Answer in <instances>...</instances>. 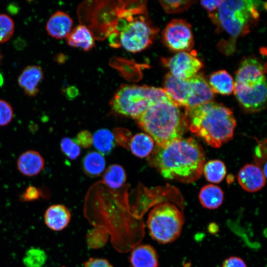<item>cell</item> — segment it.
Masks as SVG:
<instances>
[{"label": "cell", "instance_id": "6da1fadb", "mask_svg": "<svg viewBox=\"0 0 267 267\" xmlns=\"http://www.w3.org/2000/svg\"><path fill=\"white\" fill-rule=\"evenodd\" d=\"M148 162L164 178L189 183L201 176L205 154L194 139L181 137L164 146H157Z\"/></svg>", "mask_w": 267, "mask_h": 267}, {"label": "cell", "instance_id": "7a4b0ae2", "mask_svg": "<svg viewBox=\"0 0 267 267\" xmlns=\"http://www.w3.org/2000/svg\"><path fill=\"white\" fill-rule=\"evenodd\" d=\"M185 115L190 131L213 147H220L233 135V113L221 103L211 101L185 109Z\"/></svg>", "mask_w": 267, "mask_h": 267}, {"label": "cell", "instance_id": "3957f363", "mask_svg": "<svg viewBox=\"0 0 267 267\" xmlns=\"http://www.w3.org/2000/svg\"><path fill=\"white\" fill-rule=\"evenodd\" d=\"M113 32L109 38L113 46L122 47L131 52L141 51L156 39L158 29L147 17L144 4L131 6L119 13Z\"/></svg>", "mask_w": 267, "mask_h": 267}, {"label": "cell", "instance_id": "277c9868", "mask_svg": "<svg viewBox=\"0 0 267 267\" xmlns=\"http://www.w3.org/2000/svg\"><path fill=\"white\" fill-rule=\"evenodd\" d=\"M136 120L159 147L182 137L188 128L185 114L171 99L154 103Z\"/></svg>", "mask_w": 267, "mask_h": 267}, {"label": "cell", "instance_id": "5b68a950", "mask_svg": "<svg viewBox=\"0 0 267 267\" xmlns=\"http://www.w3.org/2000/svg\"><path fill=\"white\" fill-rule=\"evenodd\" d=\"M266 66L255 57H248L240 63L235 75L234 94L247 111L263 110L267 102Z\"/></svg>", "mask_w": 267, "mask_h": 267}, {"label": "cell", "instance_id": "8992f818", "mask_svg": "<svg viewBox=\"0 0 267 267\" xmlns=\"http://www.w3.org/2000/svg\"><path fill=\"white\" fill-rule=\"evenodd\" d=\"M266 3L252 0H223L219 9L209 15L220 32L235 40L247 34L257 24Z\"/></svg>", "mask_w": 267, "mask_h": 267}, {"label": "cell", "instance_id": "52a82bcc", "mask_svg": "<svg viewBox=\"0 0 267 267\" xmlns=\"http://www.w3.org/2000/svg\"><path fill=\"white\" fill-rule=\"evenodd\" d=\"M165 99H171L164 88L124 85L114 95L110 106L116 113L137 119L151 105Z\"/></svg>", "mask_w": 267, "mask_h": 267}, {"label": "cell", "instance_id": "ba28073f", "mask_svg": "<svg viewBox=\"0 0 267 267\" xmlns=\"http://www.w3.org/2000/svg\"><path fill=\"white\" fill-rule=\"evenodd\" d=\"M184 222L180 208L174 204L164 202L157 204L150 212L147 224L152 238L164 244L179 237Z\"/></svg>", "mask_w": 267, "mask_h": 267}, {"label": "cell", "instance_id": "9c48e42d", "mask_svg": "<svg viewBox=\"0 0 267 267\" xmlns=\"http://www.w3.org/2000/svg\"><path fill=\"white\" fill-rule=\"evenodd\" d=\"M162 41L172 51L179 52L190 50L194 44L191 25L184 20L173 19L164 29Z\"/></svg>", "mask_w": 267, "mask_h": 267}, {"label": "cell", "instance_id": "30bf717a", "mask_svg": "<svg viewBox=\"0 0 267 267\" xmlns=\"http://www.w3.org/2000/svg\"><path fill=\"white\" fill-rule=\"evenodd\" d=\"M162 63L178 79L188 81L198 73L203 66L195 54L179 52L172 57L163 58Z\"/></svg>", "mask_w": 267, "mask_h": 267}, {"label": "cell", "instance_id": "8fae6325", "mask_svg": "<svg viewBox=\"0 0 267 267\" xmlns=\"http://www.w3.org/2000/svg\"><path fill=\"white\" fill-rule=\"evenodd\" d=\"M188 81L190 92L185 106V109L213 101L214 93L202 73H198Z\"/></svg>", "mask_w": 267, "mask_h": 267}, {"label": "cell", "instance_id": "7c38bea8", "mask_svg": "<svg viewBox=\"0 0 267 267\" xmlns=\"http://www.w3.org/2000/svg\"><path fill=\"white\" fill-rule=\"evenodd\" d=\"M266 177L260 167L250 164L244 166L239 171L238 180L241 186L248 192H256L265 185Z\"/></svg>", "mask_w": 267, "mask_h": 267}, {"label": "cell", "instance_id": "4fadbf2b", "mask_svg": "<svg viewBox=\"0 0 267 267\" xmlns=\"http://www.w3.org/2000/svg\"><path fill=\"white\" fill-rule=\"evenodd\" d=\"M164 89L172 100L178 106L185 107L190 92L189 81L179 79L170 72L164 81Z\"/></svg>", "mask_w": 267, "mask_h": 267}, {"label": "cell", "instance_id": "5bb4252c", "mask_svg": "<svg viewBox=\"0 0 267 267\" xmlns=\"http://www.w3.org/2000/svg\"><path fill=\"white\" fill-rule=\"evenodd\" d=\"M71 217V213L66 206L61 204H55L46 209L44 220L49 228L54 231H60L68 225Z\"/></svg>", "mask_w": 267, "mask_h": 267}, {"label": "cell", "instance_id": "9a60e30c", "mask_svg": "<svg viewBox=\"0 0 267 267\" xmlns=\"http://www.w3.org/2000/svg\"><path fill=\"white\" fill-rule=\"evenodd\" d=\"M44 161L42 155L35 150H28L21 154L17 162L19 172L27 177L39 174L43 169Z\"/></svg>", "mask_w": 267, "mask_h": 267}, {"label": "cell", "instance_id": "2e32d148", "mask_svg": "<svg viewBox=\"0 0 267 267\" xmlns=\"http://www.w3.org/2000/svg\"><path fill=\"white\" fill-rule=\"evenodd\" d=\"M43 77V72L40 66H29L20 75L18 84L27 95L35 96L39 92L38 86Z\"/></svg>", "mask_w": 267, "mask_h": 267}, {"label": "cell", "instance_id": "e0dca14e", "mask_svg": "<svg viewBox=\"0 0 267 267\" xmlns=\"http://www.w3.org/2000/svg\"><path fill=\"white\" fill-rule=\"evenodd\" d=\"M72 25L73 20L70 16L63 11H58L48 20L46 30L52 37L62 39L71 31Z\"/></svg>", "mask_w": 267, "mask_h": 267}, {"label": "cell", "instance_id": "ac0fdd59", "mask_svg": "<svg viewBox=\"0 0 267 267\" xmlns=\"http://www.w3.org/2000/svg\"><path fill=\"white\" fill-rule=\"evenodd\" d=\"M133 267H158L159 262L155 249L150 245L142 244L134 248L130 257Z\"/></svg>", "mask_w": 267, "mask_h": 267}, {"label": "cell", "instance_id": "d6986e66", "mask_svg": "<svg viewBox=\"0 0 267 267\" xmlns=\"http://www.w3.org/2000/svg\"><path fill=\"white\" fill-rule=\"evenodd\" d=\"M66 41L70 46L86 51L91 49L94 44L91 32L86 26L83 25L76 26L66 37Z\"/></svg>", "mask_w": 267, "mask_h": 267}, {"label": "cell", "instance_id": "ffe728a7", "mask_svg": "<svg viewBox=\"0 0 267 267\" xmlns=\"http://www.w3.org/2000/svg\"><path fill=\"white\" fill-rule=\"evenodd\" d=\"M209 83L214 93L222 95H229L234 91L233 79L224 70L213 73L209 77Z\"/></svg>", "mask_w": 267, "mask_h": 267}, {"label": "cell", "instance_id": "44dd1931", "mask_svg": "<svg viewBox=\"0 0 267 267\" xmlns=\"http://www.w3.org/2000/svg\"><path fill=\"white\" fill-rule=\"evenodd\" d=\"M198 197L200 204L204 208L215 209L222 204L223 192L219 186L208 184L201 189Z\"/></svg>", "mask_w": 267, "mask_h": 267}, {"label": "cell", "instance_id": "7402d4cb", "mask_svg": "<svg viewBox=\"0 0 267 267\" xmlns=\"http://www.w3.org/2000/svg\"><path fill=\"white\" fill-rule=\"evenodd\" d=\"M129 147L133 154L140 158H144L152 151L154 140L147 134L138 133L131 138Z\"/></svg>", "mask_w": 267, "mask_h": 267}, {"label": "cell", "instance_id": "603a6c76", "mask_svg": "<svg viewBox=\"0 0 267 267\" xmlns=\"http://www.w3.org/2000/svg\"><path fill=\"white\" fill-rule=\"evenodd\" d=\"M105 161L102 154L99 152L88 153L83 160V167L85 173L89 176H99L103 171Z\"/></svg>", "mask_w": 267, "mask_h": 267}, {"label": "cell", "instance_id": "cb8c5ba5", "mask_svg": "<svg viewBox=\"0 0 267 267\" xmlns=\"http://www.w3.org/2000/svg\"><path fill=\"white\" fill-rule=\"evenodd\" d=\"M114 135L109 130L102 129L94 134L92 143L100 153L109 154L114 146Z\"/></svg>", "mask_w": 267, "mask_h": 267}, {"label": "cell", "instance_id": "d4e9b609", "mask_svg": "<svg viewBox=\"0 0 267 267\" xmlns=\"http://www.w3.org/2000/svg\"><path fill=\"white\" fill-rule=\"evenodd\" d=\"M203 171L207 180L213 183L221 182L225 176L224 164L221 160H210L204 166Z\"/></svg>", "mask_w": 267, "mask_h": 267}, {"label": "cell", "instance_id": "484cf974", "mask_svg": "<svg viewBox=\"0 0 267 267\" xmlns=\"http://www.w3.org/2000/svg\"><path fill=\"white\" fill-rule=\"evenodd\" d=\"M104 182L110 187L116 189L121 187L126 179L124 168L119 165L110 166L103 176Z\"/></svg>", "mask_w": 267, "mask_h": 267}, {"label": "cell", "instance_id": "4316f807", "mask_svg": "<svg viewBox=\"0 0 267 267\" xmlns=\"http://www.w3.org/2000/svg\"><path fill=\"white\" fill-rule=\"evenodd\" d=\"M46 259V254L43 249L33 247L26 252L23 262L26 267H41Z\"/></svg>", "mask_w": 267, "mask_h": 267}, {"label": "cell", "instance_id": "83f0119b", "mask_svg": "<svg viewBox=\"0 0 267 267\" xmlns=\"http://www.w3.org/2000/svg\"><path fill=\"white\" fill-rule=\"evenodd\" d=\"M195 0H160V3L167 13H178L188 9Z\"/></svg>", "mask_w": 267, "mask_h": 267}, {"label": "cell", "instance_id": "f1b7e54d", "mask_svg": "<svg viewBox=\"0 0 267 267\" xmlns=\"http://www.w3.org/2000/svg\"><path fill=\"white\" fill-rule=\"evenodd\" d=\"M14 30L12 19L6 14H0V43L7 41Z\"/></svg>", "mask_w": 267, "mask_h": 267}, {"label": "cell", "instance_id": "f546056e", "mask_svg": "<svg viewBox=\"0 0 267 267\" xmlns=\"http://www.w3.org/2000/svg\"><path fill=\"white\" fill-rule=\"evenodd\" d=\"M60 147L62 152L70 159L74 160L80 154V146L75 139L63 138L60 142Z\"/></svg>", "mask_w": 267, "mask_h": 267}, {"label": "cell", "instance_id": "4dcf8cb0", "mask_svg": "<svg viewBox=\"0 0 267 267\" xmlns=\"http://www.w3.org/2000/svg\"><path fill=\"white\" fill-rule=\"evenodd\" d=\"M266 139L258 142L255 148V160L256 165L261 168L264 175H267Z\"/></svg>", "mask_w": 267, "mask_h": 267}, {"label": "cell", "instance_id": "1f68e13d", "mask_svg": "<svg viewBox=\"0 0 267 267\" xmlns=\"http://www.w3.org/2000/svg\"><path fill=\"white\" fill-rule=\"evenodd\" d=\"M13 109L6 101L0 99V126L8 124L12 119Z\"/></svg>", "mask_w": 267, "mask_h": 267}, {"label": "cell", "instance_id": "d6a6232c", "mask_svg": "<svg viewBox=\"0 0 267 267\" xmlns=\"http://www.w3.org/2000/svg\"><path fill=\"white\" fill-rule=\"evenodd\" d=\"M41 195V189L34 186H29L21 194L20 199L23 202L33 201L38 199Z\"/></svg>", "mask_w": 267, "mask_h": 267}, {"label": "cell", "instance_id": "836d02e7", "mask_svg": "<svg viewBox=\"0 0 267 267\" xmlns=\"http://www.w3.org/2000/svg\"><path fill=\"white\" fill-rule=\"evenodd\" d=\"M114 135L116 141L120 145L125 147H129L131 135L129 131L123 129H116Z\"/></svg>", "mask_w": 267, "mask_h": 267}, {"label": "cell", "instance_id": "e575fe53", "mask_svg": "<svg viewBox=\"0 0 267 267\" xmlns=\"http://www.w3.org/2000/svg\"><path fill=\"white\" fill-rule=\"evenodd\" d=\"M77 143L83 147H90L92 143V135L87 131H83L80 132L75 139Z\"/></svg>", "mask_w": 267, "mask_h": 267}, {"label": "cell", "instance_id": "d590c367", "mask_svg": "<svg viewBox=\"0 0 267 267\" xmlns=\"http://www.w3.org/2000/svg\"><path fill=\"white\" fill-rule=\"evenodd\" d=\"M84 267H113L106 259L90 258L85 262Z\"/></svg>", "mask_w": 267, "mask_h": 267}, {"label": "cell", "instance_id": "8d00e7d4", "mask_svg": "<svg viewBox=\"0 0 267 267\" xmlns=\"http://www.w3.org/2000/svg\"><path fill=\"white\" fill-rule=\"evenodd\" d=\"M222 267H247V266L241 258L230 257L224 261Z\"/></svg>", "mask_w": 267, "mask_h": 267}, {"label": "cell", "instance_id": "74e56055", "mask_svg": "<svg viewBox=\"0 0 267 267\" xmlns=\"http://www.w3.org/2000/svg\"><path fill=\"white\" fill-rule=\"evenodd\" d=\"M223 1L221 0H202L200 3L204 8L208 10L209 13H211L216 11Z\"/></svg>", "mask_w": 267, "mask_h": 267}, {"label": "cell", "instance_id": "f35d334b", "mask_svg": "<svg viewBox=\"0 0 267 267\" xmlns=\"http://www.w3.org/2000/svg\"><path fill=\"white\" fill-rule=\"evenodd\" d=\"M3 80L1 75L0 74V86L2 84Z\"/></svg>", "mask_w": 267, "mask_h": 267}, {"label": "cell", "instance_id": "ab89813d", "mask_svg": "<svg viewBox=\"0 0 267 267\" xmlns=\"http://www.w3.org/2000/svg\"></svg>", "mask_w": 267, "mask_h": 267}]
</instances>
